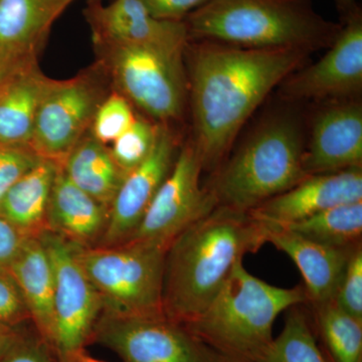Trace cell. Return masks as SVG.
I'll return each instance as SVG.
<instances>
[{"label":"cell","mask_w":362,"mask_h":362,"mask_svg":"<svg viewBox=\"0 0 362 362\" xmlns=\"http://www.w3.org/2000/svg\"><path fill=\"white\" fill-rule=\"evenodd\" d=\"M61 163L42 158L4 195L0 216L25 235H39L47 228L52 185Z\"/></svg>","instance_id":"7402d4cb"},{"label":"cell","mask_w":362,"mask_h":362,"mask_svg":"<svg viewBox=\"0 0 362 362\" xmlns=\"http://www.w3.org/2000/svg\"><path fill=\"white\" fill-rule=\"evenodd\" d=\"M306 134L294 112L272 114L213 173L206 187L216 206L250 213L307 177Z\"/></svg>","instance_id":"3957f363"},{"label":"cell","mask_w":362,"mask_h":362,"mask_svg":"<svg viewBox=\"0 0 362 362\" xmlns=\"http://www.w3.org/2000/svg\"><path fill=\"white\" fill-rule=\"evenodd\" d=\"M116 92L156 121L168 125L185 113L188 82L183 54L145 45H94Z\"/></svg>","instance_id":"52a82bcc"},{"label":"cell","mask_w":362,"mask_h":362,"mask_svg":"<svg viewBox=\"0 0 362 362\" xmlns=\"http://www.w3.org/2000/svg\"><path fill=\"white\" fill-rule=\"evenodd\" d=\"M109 209L74 185L59 166L47 213V228L83 247H97L108 223Z\"/></svg>","instance_id":"d6986e66"},{"label":"cell","mask_w":362,"mask_h":362,"mask_svg":"<svg viewBox=\"0 0 362 362\" xmlns=\"http://www.w3.org/2000/svg\"><path fill=\"white\" fill-rule=\"evenodd\" d=\"M337 2L344 11H349V14L354 13L352 7H354L356 0H337Z\"/></svg>","instance_id":"74e56055"},{"label":"cell","mask_w":362,"mask_h":362,"mask_svg":"<svg viewBox=\"0 0 362 362\" xmlns=\"http://www.w3.org/2000/svg\"><path fill=\"white\" fill-rule=\"evenodd\" d=\"M8 270L23 293L35 330L54 345V273L39 235L26 238Z\"/></svg>","instance_id":"44dd1931"},{"label":"cell","mask_w":362,"mask_h":362,"mask_svg":"<svg viewBox=\"0 0 362 362\" xmlns=\"http://www.w3.org/2000/svg\"><path fill=\"white\" fill-rule=\"evenodd\" d=\"M202 173L201 160L189 140L178 150L170 173L128 240L153 243L168 249L185 228L216 209L209 188L202 185Z\"/></svg>","instance_id":"30bf717a"},{"label":"cell","mask_w":362,"mask_h":362,"mask_svg":"<svg viewBox=\"0 0 362 362\" xmlns=\"http://www.w3.org/2000/svg\"><path fill=\"white\" fill-rule=\"evenodd\" d=\"M264 226L266 242L287 254L299 269L308 299L306 305L317 306L332 302L351 252L354 249L328 247L283 226Z\"/></svg>","instance_id":"e0dca14e"},{"label":"cell","mask_w":362,"mask_h":362,"mask_svg":"<svg viewBox=\"0 0 362 362\" xmlns=\"http://www.w3.org/2000/svg\"><path fill=\"white\" fill-rule=\"evenodd\" d=\"M28 235L0 216V267L9 269Z\"/></svg>","instance_id":"836d02e7"},{"label":"cell","mask_w":362,"mask_h":362,"mask_svg":"<svg viewBox=\"0 0 362 362\" xmlns=\"http://www.w3.org/2000/svg\"><path fill=\"white\" fill-rule=\"evenodd\" d=\"M70 0H0V49L16 66L37 62Z\"/></svg>","instance_id":"ac0fdd59"},{"label":"cell","mask_w":362,"mask_h":362,"mask_svg":"<svg viewBox=\"0 0 362 362\" xmlns=\"http://www.w3.org/2000/svg\"><path fill=\"white\" fill-rule=\"evenodd\" d=\"M70 1H71V2H73V1H74V0H70Z\"/></svg>","instance_id":"f35d334b"},{"label":"cell","mask_w":362,"mask_h":362,"mask_svg":"<svg viewBox=\"0 0 362 362\" xmlns=\"http://www.w3.org/2000/svg\"><path fill=\"white\" fill-rule=\"evenodd\" d=\"M362 168V105L332 101L312 121L304 151L307 176Z\"/></svg>","instance_id":"9a60e30c"},{"label":"cell","mask_w":362,"mask_h":362,"mask_svg":"<svg viewBox=\"0 0 362 362\" xmlns=\"http://www.w3.org/2000/svg\"><path fill=\"white\" fill-rule=\"evenodd\" d=\"M188 54L194 135L202 171L211 173L230 156L240 130L269 94L304 66L308 52L254 49L199 40Z\"/></svg>","instance_id":"6da1fadb"},{"label":"cell","mask_w":362,"mask_h":362,"mask_svg":"<svg viewBox=\"0 0 362 362\" xmlns=\"http://www.w3.org/2000/svg\"><path fill=\"white\" fill-rule=\"evenodd\" d=\"M92 341L115 352L123 362H237L164 314L117 316L102 313Z\"/></svg>","instance_id":"ba28073f"},{"label":"cell","mask_w":362,"mask_h":362,"mask_svg":"<svg viewBox=\"0 0 362 362\" xmlns=\"http://www.w3.org/2000/svg\"><path fill=\"white\" fill-rule=\"evenodd\" d=\"M154 18L171 21H185L189 14L211 0H139Z\"/></svg>","instance_id":"d6a6232c"},{"label":"cell","mask_w":362,"mask_h":362,"mask_svg":"<svg viewBox=\"0 0 362 362\" xmlns=\"http://www.w3.org/2000/svg\"><path fill=\"white\" fill-rule=\"evenodd\" d=\"M0 362H66L51 343L45 341L37 330H21L18 339Z\"/></svg>","instance_id":"4dcf8cb0"},{"label":"cell","mask_w":362,"mask_h":362,"mask_svg":"<svg viewBox=\"0 0 362 362\" xmlns=\"http://www.w3.org/2000/svg\"><path fill=\"white\" fill-rule=\"evenodd\" d=\"M136 118L132 105L115 90L98 107L90 124V135L107 146L120 137Z\"/></svg>","instance_id":"83f0119b"},{"label":"cell","mask_w":362,"mask_h":362,"mask_svg":"<svg viewBox=\"0 0 362 362\" xmlns=\"http://www.w3.org/2000/svg\"><path fill=\"white\" fill-rule=\"evenodd\" d=\"M313 320L332 362H362V321L332 302L311 306Z\"/></svg>","instance_id":"484cf974"},{"label":"cell","mask_w":362,"mask_h":362,"mask_svg":"<svg viewBox=\"0 0 362 362\" xmlns=\"http://www.w3.org/2000/svg\"><path fill=\"white\" fill-rule=\"evenodd\" d=\"M160 125L137 116L134 123L112 143L109 150L125 175L151 154Z\"/></svg>","instance_id":"4316f807"},{"label":"cell","mask_w":362,"mask_h":362,"mask_svg":"<svg viewBox=\"0 0 362 362\" xmlns=\"http://www.w3.org/2000/svg\"><path fill=\"white\" fill-rule=\"evenodd\" d=\"M61 165L74 185L110 209L126 175L117 165L109 147L95 139L90 130Z\"/></svg>","instance_id":"603a6c76"},{"label":"cell","mask_w":362,"mask_h":362,"mask_svg":"<svg viewBox=\"0 0 362 362\" xmlns=\"http://www.w3.org/2000/svg\"><path fill=\"white\" fill-rule=\"evenodd\" d=\"M333 303L362 321V245L351 252Z\"/></svg>","instance_id":"f546056e"},{"label":"cell","mask_w":362,"mask_h":362,"mask_svg":"<svg viewBox=\"0 0 362 362\" xmlns=\"http://www.w3.org/2000/svg\"><path fill=\"white\" fill-rule=\"evenodd\" d=\"M266 226L249 213L216 206L169 245L164 264V315L187 325L220 292L233 269L266 244Z\"/></svg>","instance_id":"7a4b0ae2"},{"label":"cell","mask_w":362,"mask_h":362,"mask_svg":"<svg viewBox=\"0 0 362 362\" xmlns=\"http://www.w3.org/2000/svg\"><path fill=\"white\" fill-rule=\"evenodd\" d=\"M308 302L303 286L281 288L255 277L239 262L206 310L188 329L237 362H259L282 312Z\"/></svg>","instance_id":"5b68a950"},{"label":"cell","mask_w":362,"mask_h":362,"mask_svg":"<svg viewBox=\"0 0 362 362\" xmlns=\"http://www.w3.org/2000/svg\"><path fill=\"white\" fill-rule=\"evenodd\" d=\"M39 237L51 257L54 273L52 344L66 361L92 341L103 303L78 259L81 246L49 230Z\"/></svg>","instance_id":"9c48e42d"},{"label":"cell","mask_w":362,"mask_h":362,"mask_svg":"<svg viewBox=\"0 0 362 362\" xmlns=\"http://www.w3.org/2000/svg\"><path fill=\"white\" fill-rule=\"evenodd\" d=\"M42 158L30 145H0V202Z\"/></svg>","instance_id":"f1b7e54d"},{"label":"cell","mask_w":362,"mask_h":362,"mask_svg":"<svg viewBox=\"0 0 362 362\" xmlns=\"http://www.w3.org/2000/svg\"><path fill=\"white\" fill-rule=\"evenodd\" d=\"M285 101H341L357 99L362 90V20L349 14L334 42L316 63L293 71L281 83Z\"/></svg>","instance_id":"7c38bea8"},{"label":"cell","mask_w":362,"mask_h":362,"mask_svg":"<svg viewBox=\"0 0 362 362\" xmlns=\"http://www.w3.org/2000/svg\"><path fill=\"white\" fill-rule=\"evenodd\" d=\"M283 228L325 246L354 249L362 244V202L333 206Z\"/></svg>","instance_id":"cb8c5ba5"},{"label":"cell","mask_w":362,"mask_h":362,"mask_svg":"<svg viewBox=\"0 0 362 362\" xmlns=\"http://www.w3.org/2000/svg\"><path fill=\"white\" fill-rule=\"evenodd\" d=\"M66 362H105L100 361V359L95 358V357L90 356L85 351V349L78 350L75 354H71L70 356L66 358Z\"/></svg>","instance_id":"8d00e7d4"},{"label":"cell","mask_w":362,"mask_h":362,"mask_svg":"<svg viewBox=\"0 0 362 362\" xmlns=\"http://www.w3.org/2000/svg\"><path fill=\"white\" fill-rule=\"evenodd\" d=\"M51 81L33 62L16 66L0 82V145L30 146L35 117Z\"/></svg>","instance_id":"ffe728a7"},{"label":"cell","mask_w":362,"mask_h":362,"mask_svg":"<svg viewBox=\"0 0 362 362\" xmlns=\"http://www.w3.org/2000/svg\"><path fill=\"white\" fill-rule=\"evenodd\" d=\"M177 140L161 124L156 146L139 166L124 177L109 209L108 223L97 247H111L130 239L141 223L178 153Z\"/></svg>","instance_id":"5bb4252c"},{"label":"cell","mask_w":362,"mask_h":362,"mask_svg":"<svg viewBox=\"0 0 362 362\" xmlns=\"http://www.w3.org/2000/svg\"><path fill=\"white\" fill-rule=\"evenodd\" d=\"M16 66L0 49V82Z\"/></svg>","instance_id":"d590c367"},{"label":"cell","mask_w":362,"mask_h":362,"mask_svg":"<svg viewBox=\"0 0 362 362\" xmlns=\"http://www.w3.org/2000/svg\"><path fill=\"white\" fill-rule=\"evenodd\" d=\"M84 16L94 45H145L185 54L189 42L185 21L154 18L139 0H89Z\"/></svg>","instance_id":"4fadbf2b"},{"label":"cell","mask_w":362,"mask_h":362,"mask_svg":"<svg viewBox=\"0 0 362 362\" xmlns=\"http://www.w3.org/2000/svg\"><path fill=\"white\" fill-rule=\"evenodd\" d=\"M259 362H330L319 349L304 304L288 309L282 331Z\"/></svg>","instance_id":"d4e9b609"},{"label":"cell","mask_w":362,"mask_h":362,"mask_svg":"<svg viewBox=\"0 0 362 362\" xmlns=\"http://www.w3.org/2000/svg\"><path fill=\"white\" fill-rule=\"evenodd\" d=\"M168 249L143 240L111 247H78V259L103 303L117 316L164 314V264Z\"/></svg>","instance_id":"8992f818"},{"label":"cell","mask_w":362,"mask_h":362,"mask_svg":"<svg viewBox=\"0 0 362 362\" xmlns=\"http://www.w3.org/2000/svg\"><path fill=\"white\" fill-rule=\"evenodd\" d=\"M99 81L90 75L52 80L40 102L30 147L42 158L63 163L88 132L105 99Z\"/></svg>","instance_id":"8fae6325"},{"label":"cell","mask_w":362,"mask_h":362,"mask_svg":"<svg viewBox=\"0 0 362 362\" xmlns=\"http://www.w3.org/2000/svg\"><path fill=\"white\" fill-rule=\"evenodd\" d=\"M362 202V168L307 176L250 211L267 226H286L340 204Z\"/></svg>","instance_id":"2e32d148"},{"label":"cell","mask_w":362,"mask_h":362,"mask_svg":"<svg viewBox=\"0 0 362 362\" xmlns=\"http://www.w3.org/2000/svg\"><path fill=\"white\" fill-rule=\"evenodd\" d=\"M28 320L30 312L16 279L8 269L0 267V323L20 327Z\"/></svg>","instance_id":"1f68e13d"},{"label":"cell","mask_w":362,"mask_h":362,"mask_svg":"<svg viewBox=\"0 0 362 362\" xmlns=\"http://www.w3.org/2000/svg\"><path fill=\"white\" fill-rule=\"evenodd\" d=\"M20 333V328L0 323V361L13 346Z\"/></svg>","instance_id":"e575fe53"},{"label":"cell","mask_w":362,"mask_h":362,"mask_svg":"<svg viewBox=\"0 0 362 362\" xmlns=\"http://www.w3.org/2000/svg\"><path fill=\"white\" fill-rule=\"evenodd\" d=\"M185 23L189 40L308 54L329 47L341 28L303 0H211Z\"/></svg>","instance_id":"277c9868"}]
</instances>
